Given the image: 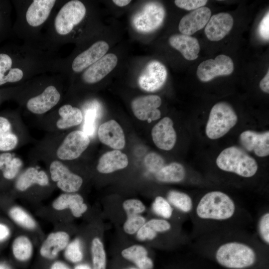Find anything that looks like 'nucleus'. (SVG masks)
I'll list each match as a JSON object with an SVG mask.
<instances>
[{"label": "nucleus", "mask_w": 269, "mask_h": 269, "mask_svg": "<svg viewBox=\"0 0 269 269\" xmlns=\"http://www.w3.org/2000/svg\"><path fill=\"white\" fill-rule=\"evenodd\" d=\"M193 247L226 269H252L262 265L269 248L246 229L224 231L193 239Z\"/></svg>", "instance_id": "obj_1"}, {"label": "nucleus", "mask_w": 269, "mask_h": 269, "mask_svg": "<svg viewBox=\"0 0 269 269\" xmlns=\"http://www.w3.org/2000/svg\"><path fill=\"white\" fill-rule=\"evenodd\" d=\"M193 239L221 231L246 229L252 222L247 209L228 194L212 190L194 201L190 214Z\"/></svg>", "instance_id": "obj_2"}, {"label": "nucleus", "mask_w": 269, "mask_h": 269, "mask_svg": "<svg viewBox=\"0 0 269 269\" xmlns=\"http://www.w3.org/2000/svg\"><path fill=\"white\" fill-rule=\"evenodd\" d=\"M29 58L30 56L21 58V49L15 45L0 46V87L18 83L28 78L32 72L31 62L26 59Z\"/></svg>", "instance_id": "obj_3"}, {"label": "nucleus", "mask_w": 269, "mask_h": 269, "mask_svg": "<svg viewBox=\"0 0 269 269\" xmlns=\"http://www.w3.org/2000/svg\"><path fill=\"white\" fill-rule=\"evenodd\" d=\"M86 12V7L80 0H71L65 2L54 15L51 27L52 36L61 42L63 38L70 34L83 21Z\"/></svg>", "instance_id": "obj_4"}, {"label": "nucleus", "mask_w": 269, "mask_h": 269, "mask_svg": "<svg viewBox=\"0 0 269 269\" xmlns=\"http://www.w3.org/2000/svg\"><path fill=\"white\" fill-rule=\"evenodd\" d=\"M216 164L222 170L243 178H251L258 170L255 159L241 148L231 146L224 149L216 159Z\"/></svg>", "instance_id": "obj_5"}, {"label": "nucleus", "mask_w": 269, "mask_h": 269, "mask_svg": "<svg viewBox=\"0 0 269 269\" xmlns=\"http://www.w3.org/2000/svg\"><path fill=\"white\" fill-rule=\"evenodd\" d=\"M237 121V115L229 104L224 102L217 103L210 111L206 134L212 139L220 138L235 126Z\"/></svg>", "instance_id": "obj_6"}, {"label": "nucleus", "mask_w": 269, "mask_h": 269, "mask_svg": "<svg viewBox=\"0 0 269 269\" xmlns=\"http://www.w3.org/2000/svg\"><path fill=\"white\" fill-rule=\"evenodd\" d=\"M57 0H33L28 3L22 14V22L24 31L34 32L42 28L48 21L55 7ZM22 26L14 29L21 27Z\"/></svg>", "instance_id": "obj_7"}, {"label": "nucleus", "mask_w": 269, "mask_h": 269, "mask_svg": "<svg viewBox=\"0 0 269 269\" xmlns=\"http://www.w3.org/2000/svg\"><path fill=\"white\" fill-rule=\"evenodd\" d=\"M165 16V10L161 3L148 2L134 15L132 24L135 30L139 32H151L161 26Z\"/></svg>", "instance_id": "obj_8"}, {"label": "nucleus", "mask_w": 269, "mask_h": 269, "mask_svg": "<svg viewBox=\"0 0 269 269\" xmlns=\"http://www.w3.org/2000/svg\"><path fill=\"white\" fill-rule=\"evenodd\" d=\"M234 69V63L231 58L220 54L214 59L202 62L197 67L196 74L200 81L206 82L218 76L230 75Z\"/></svg>", "instance_id": "obj_9"}, {"label": "nucleus", "mask_w": 269, "mask_h": 269, "mask_svg": "<svg viewBox=\"0 0 269 269\" xmlns=\"http://www.w3.org/2000/svg\"><path fill=\"white\" fill-rule=\"evenodd\" d=\"M167 71L165 66L157 60L147 63L139 74L137 83L143 90L153 92L160 89L165 83Z\"/></svg>", "instance_id": "obj_10"}, {"label": "nucleus", "mask_w": 269, "mask_h": 269, "mask_svg": "<svg viewBox=\"0 0 269 269\" xmlns=\"http://www.w3.org/2000/svg\"><path fill=\"white\" fill-rule=\"evenodd\" d=\"M90 142L89 136L82 131H74L64 138L57 150V156L62 160H73L79 157Z\"/></svg>", "instance_id": "obj_11"}, {"label": "nucleus", "mask_w": 269, "mask_h": 269, "mask_svg": "<svg viewBox=\"0 0 269 269\" xmlns=\"http://www.w3.org/2000/svg\"><path fill=\"white\" fill-rule=\"evenodd\" d=\"M50 172L52 180L64 192L73 193L77 191L83 183L82 178L80 176L71 172L59 161L54 160L51 162Z\"/></svg>", "instance_id": "obj_12"}, {"label": "nucleus", "mask_w": 269, "mask_h": 269, "mask_svg": "<svg viewBox=\"0 0 269 269\" xmlns=\"http://www.w3.org/2000/svg\"><path fill=\"white\" fill-rule=\"evenodd\" d=\"M161 103L160 97L157 95L140 96L132 101L131 108L138 119L150 123L160 118L161 112L158 108Z\"/></svg>", "instance_id": "obj_13"}, {"label": "nucleus", "mask_w": 269, "mask_h": 269, "mask_svg": "<svg viewBox=\"0 0 269 269\" xmlns=\"http://www.w3.org/2000/svg\"><path fill=\"white\" fill-rule=\"evenodd\" d=\"M109 48L108 43L105 41L95 42L74 58L71 65L72 70L78 73L84 71L106 55Z\"/></svg>", "instance_id": "obj_14"}, {"label": "nucleus", "mask_w": 269, "mask_h": 269, "mask_svg": "<svg viewBox=\"0 0 269 269\" xmlns=\"http://www.w3.org/2000/svg\"><path fill=\"white\" fill-rule=\"evenodd\" d=\"M61 94L57 88L53 85L47 86L40 94L30 98L26 103L29 111L35 114H44L60 101Z\"/></svg>", "instance_id": "obj_15"}, {"label": "nucleus", "mask_w": 269, "mask_h": 269, "mask_svg": "<svg viewBox=\"0 0 269 269\" xmlns=\"http://www.w3.org/2000/svg\"><path fill=\"white\" fill-rule=\"evenodd\" d=\"M117 63L118 57L115 54H106L83 71V81L89 84L99 82L115 68Z\"/></svg>", "instance_id": "obj_16"}, {"label": "nucleus", "mask_w": 269, "mask_h": 269, "mask_svg": "<svg viewBox=\"0 0 269 269\" xmlns=\"http://www.w3.org/2000/svg\"><path fill=\"white\" fill-rule=\"evenodd\" d=\"M173 125L170 118L164 117L153 127L152 138L159 148L169 150L174 147L176 141V134Z\"/></svg>", "instance_id": "obj_17"}, {"label": "nucleus", "mask_w": 269, "mask_h": 269, "mask_svg": "<svg viewBox=\"0 0 269 269\" xmlns=\"http://www.w3.org/2000/svg\"><path fill=\"white\" fill-rule=\"evenodd\" d=\"M233 24L234 19L230 14L221 12L214 14L210 17L206 25L205 34L211 41H219L229 33Z\"/></svg>", "instance_id": "obj_18"}, {"label": "nucleus", "mask_w": 269, "mask_h": 269, "mask_svg": "<svg viewBox=\"0 0 269 269\" xmlns=\"http://www.w3.org/2000/svg\"><path fill=\"white\" fill-rule=\"evenodd\" d=\"M239 139L240 143L246 150L253 151L259 157L269 155V131L259 133L252 131H246L241 134Z\"/></svg>", "instance_id": "obj_19"}, {"label": "nucleus", "mask_w": 269, "mask_h": 269, "mask_svg": "<svg viewBox=\"0 0 269 269\" xmlns=\"http://www.w3.org/2000/svg\"><path fill=\"white\" fill-rule=\"evenodd\" d=\"M211 16L209 8L200 7L184 15L179 22L178 29L182 34L190 36L206 26Z\"/></svg>", "instance_id": "obj_20"}, {"label": "nucleus", "mask_w": 269, "mask_h": 269, "mask_svg": "<svg viewBox=\"0 0 269 269\" xmlns=\"http://www.w3.org/2000/svg\"><path fill=\"white\" fill-rule=\"evenodd\" d=\"M98 137L104 144L115 149H121L125 146V137L120 125L111 120L102 124L98 129Z\"/></svg>", "instance_id": "obj_21"}, {"label": "nucleus", "mask_w": 269, "mask_h": 269, "mask_svg": "<svg viewBox=\"0 0 269 269\" xmlns=\"http://www.w3.org/2000/svg\"><path fill=\"white\" fill-rule=\"evenodd\" d=\"M169 43L188 60H194L198 57L200 45L195 37L182 34H174L169 37Z\"/></svg>", "instance_id": "obj_22"}, {"label": "nucleus", "mask_w": 269, "mask_h": 269, "mask_svg": "<svg viewBox=\"0 0 269 269\" xmlns=\"http://www.w3.org/2000/svg\"><path fill=\"white\" fill-rule=\"evenodd\" d=\"M69 236L65 232L59 231L50 233L43 243L40 250L41 256L53 259L68 244Z\"/></svg>", "instance_id": "obj_23"}, {"label": "nucleus", "mask_w": 269, "mask_h": 269, "mask_svg": "<svg viewBox=\"0 0 269 269\" xmlns=\"http://www.w3.org/2000/svg\"><path fill=\"white\" fill-rule=\"evenodd\" d=\"M52 207L56 210L70 209L72 215L77 218L81 217L87 210L83 197L78 194H61L53 201Z\"/></svg>", "instance_id": "obj_24"}, {"label": "nucleus", "mask_w": 269, "mask_h": 269, "mask_svg": "<svg viewBox=\"0 0 269 269\" xmlns=\"http://www.w3.org/2000/svg\"><path fill=\"white\" fill-rule=\"evenodd\" d=\"M128 162V158L126 154L120 150H114L102 155L97 168L100 173H109L126 167Z\"/></svg>", "instance_id": "obj_25"}, {"label": "nucleus", "mask_w": 269, "mask_h": 269, "mask_svg": "<svg viewBox=\"0 0 269 269\" xmlns=\"http://www.w3.org/2000/svg\"><path fill=\"white\" fill-rule=\"evenodd\" d=\"M49 179L43 170L30 167L24 171L17 179L15 186L20 191H24L33 184L45 186L48 184Z\"/></svg>", "instance_id": "obj_26"}, {"label": "nucleus", "mask_w": 269, "mask_h": 269, "mask_svg": "<svg viewBox=\"0 0 269 269\" xmlns=\"http://www.w3.org/2000/svg\"><path fill=\"white\" fill-rule=\"evenodd\" d=\"M60 119L56 126L59 129H68L80 124L83 120V115L80 109L70 104L62 106L58 110Z\"/></svg>", "instance_id": "obj_27"}, {"label": "nucleus", "mask_w": 269, "mask_h": 269, "mask_svg": "<svg viewBox=\"0 0 269 269\" xmlns=\"http://www.w3.org/2000/svg\"><path fill=\"white\" fill-rule=\"evenodd\" d=\"M18 141L17 136L12 131L9 119L0 115V152H9L13 149Z\"/></svg>", "instance_id": "obj_28"}, {"label": "nucleus", "mask_w": 269, "mask_h": 269, "mask_svg": "<svg viewBox=\"0 0 269 269\" xmlns=\"http://www.w3.org/2000/svg\"><path fill=\"white\" fill-rule=\"evenodd\" d=\"M122 256L136 265L139 269H152L153 264L147 257L146 250L140 245H134L122 252Z\"/></svg>", "instance_id": "obj_29"}, {"label": "nucleus", "mask_w": 269, "mask_h": 269, "mask_svg": "<svg viewBox=\"0 0 269 269\" xmlns=\"http://www.w3.org/2000/svg\"><path fill=\"white\" fill-rule=\"evenodd\" d=\"M154 175L156 179L159 182L178 183L185 179L186 171L182 164L172 162L164 165Z\"/></svg>", "instance_id": "obj_30"}, {"label": "nucleus", "mask_w": 269, "mask_h": 269, "mask_svg": "<svg viewBox=\"0 0 269 269\" xmlns=\"http://www.w3.org/2000/svg\"><path fill=\"white\" fill-rule=\"evenodd\" d=\"M22 165V160L12 153H0V171L4 179L11 180L15 178Z\"/></svg>", "instance_id": "obj_31"}, {"label": "nucleus", "mask_w": 269, "mask_h": 269, "mask_svg": "<svg viewBox=\"0 0 269 269\" xmlns=\"http://www.w3.org/2000/svg\"><path fill=\"white\" fill-rule=\"evenodd\" d=\"M166 200L172 207L185 215H190L192 211L194 200L186 193L170 190L167 194Z\"/></svg>", "instance_id": "obj_32"}, {"label": "nucleus", "mask_w": 269, "mask_h": 269, "mask_svg": "<svg viewBox=\"0 0 269 269\" xmlns=\"http://www.w3.org/2000/svg\"><path fill=\"white\" fill-rule=\"evenodd\" d=\"M83 132L89 136H93L95 134L97 125L101 116V110L99 105L93 102L87 107L84 111Z\"/></svg>", "instance_id": "obj_33"}, {"label": "nucleus", "mask_w": 269, "mask_h": 269, "mask_svg": "<svg viewBox=\"0 0 269 269\" xmlns=\"http://www.w3.org/2000/svg\"><path fill=\"white\" fill-rule=\"evenodd\" d=\"M255 236L265 246L269 247V210L264 208L258 215L256 224Z\"/></svg>", "instance_id": "obj_34"}, {"label": "nucleus", "mask_w": 269, "mask_h": 269, "mask_svg": "<svg viewBox=\"0 0 269 269\" xmlns=\"http://www.w3.org/2000/svg\"><path fill=\"white\" fill-rule=\"evenodd\" d=\"M10 14V1L0 0V44L12 32Z\"/></svg>", "instance_id": "obj_35"}, {"label": "nucleus", "mask_w": 269, "mask_h": 269, "mask_svg": "<svg viewBox=\"0 0 269 269\" xmlns=\"http://www.w3.org/2000/svg\"><path fill=\"white\" fill-rule=\"evenodd\" d=\"M14 257L20 261L28 260L31 256L33 246L30 240L25 236H19L13 241L12 246Z\"/></svg>", "instance_id": "obj_36"}, {"label": "nucleus", "mask_w": 269, "mask_h": 269, "mask_svg": "<svg viewBox=\"0 0 269 269\" xmlns=\"http://www.w3.org/2000/svg\"><path fill=\"white\" fill-rule=\"evenodd\" d=\"M93 269H106V257L103 245L98 238L93 239L91 245Z\"/></svg>", "instance_id": "obj_37"}, {"label": "nucleus", "mask_w": 269, "mask_h": 269, "mask_svg": "<svg viewBox=\"0 0 269 269\" xmlns=\"http://www.w3.org/2000/svg\"><path fill=\"white\" fill-rule=\"evenodd\" d=\"M9 217L19 225L28 229H33L36 223L33 218L19 207H13L8 212Z\"/></svg>", "instance_id": "obj_38"}, {"label": "nucleus", "mask_w": 269, "mask_h": 269, "mask_svg": "<svg viewBox=\"0 0 269 269\" xmlns=\"http://www.w3.org/2000/svg\"><path fill=\"white\" fill-rule=\"evenodd\" d=\"M152 208L155 214L163 219H170L173 215V209L166 199L157 196L152 205Z\"/></svg>", "instance_id": "obj_39"}, {"label": "nucleus", "mask_w": 269, "mask_h": 269, "mask_svg": "<svg viewBox=\"0 0 269 269\" xmlns=\"http://www.w3.org/2000/svg\"><path fill=\"white\" fill-rule=\"evenodd\" d=\"M144 163L146 169L155 174L164 165L163 158L155 152H150L144 157Z\"/></svg>", "instance_id": "obj_40"}, {"label": "nucleus", "mask_w": 269, "mask_h": 269, "mask_svg": "<svg viewBox=\"0 0 269 269\" xmlns=\"http://www.w3.org/2000/svg\"><path fill=\"white\" fill-rule=\"evenodd\" d=\"M65 248L64 256L67 260L72 263H77L82 260L83 254L79 239L73 240Z\"/></svg>", "instance_id": "obj_41"}, {"label": "nucleus", "mask_w": 269, "mask_h": 269, "mask_svg": "<svg viewBox=\"0 0 269 269\" xmlns=\"http://www.w3.org/2000/svg\"><path fill=\"white\" fill-rule=\"evenodd\" d=\"M145 222V219L138 215L128 217L124 225V230L129 234H134L140 229Z\"/></svg>", "instance_id": "obj_42"}, {"label": "nucleus", "mask_w": 269, "mask_h": 269, "mask_svg": "<svg viewBox=\"0 0 269 269\" xmlns=\"http://www.w3.org/2000/svg\"><path fill=\"white\" fill-rule=\"evenodd\" d=\"M127 217L138 215L143 212L145 209V206L140 200L137 199H128L125 201L123 204Z\"/></svg>", "instance_id": "obj_43"}, {"label": "nucleus", "mask_w": 269, "mask_h": 269, "mask_svg": "<svg viewBox=\"0 0 269 269\" xmlns=\"http://www.w3.org/2000/svg\"><path fill=\"white\" fill-rule=\"evenodd\" d=\"M207 3L206 0H175V4L187 10H194L203 7Z\"/></svg>", "instance_id": "obj_44"}, {"label": "nucleus", "mask_w": 269, "mask_h": 269, "mask_svg": "<svg viewBox=\"0 0 269 269\" xmlns=\"http://www.w3.org/2000/svg\"><path fill=\"white\" fill-rule=\"evenodd\" d=\"M258 31L259 35L264 39L269 40V11L262 19L259 25Z\"/></svg>", "instance_id": "obj_45"}, {"label": "nucleus", "mask_w": 269, "mask_h": 269, "mask_svg": "<svg viewBox=\"0 0 269 269\" xmlns=\"http://www.w3.org/2000/svg\"><path fill=\"white\" fill-rule=\"evenodd\" d=\"M259 86L263 91L267 93H269V70L261 80Z\"/></svg>", "instance_id": "obj_46"}, {"label": "nucleus", "mask_w": 269, "mask_h": 269, "mask_svg": "<svg viewBox=\"0 0 269 269\" xmlns=\"http://www.w3.org/2000/svg\"><path fill=\"white\" fill-rule=\"evenodd\" d=\"M10 235V230L8 227L0 223V241L6 239Z\"/></svg>", "instance_id": "obj_47"}, {"label": "nucleus", "mask_w": 269, "mask_h": 269, "mask_svg": "<svg viewBox=\"0 0 269 269\" xmlns=\"http://www.w3.org/2000/svg\"><path fill=\"white\" fill-rule=\"evenodd\" d=\"M50 269H69L63 263L56 262L51 266Z\"/></svg>", "instance_id": "obj_48"}, {"label": "nucleus", "mask_w": 269, "mask_h": 269, "mask_svg": "<svg viewBox=\"0 0 269 269\" xmlns=\"http://www.w3.org/2000/svg\"><path fill=\"white\" fill-rule=\"evenodd\" d=\"M113 2L117 5L123 7L127 5L131 2L130 0H113Z\"/></svg>", "instance_id": "obj_49"}, {"label": "nucleus", "mask_w": 269, "mask_h": 269, "mask_svg": "<svg viewBox=\"0 0 269 269\" xmlns=\"http://www.w3.org/2000/svg\"><path fill=\"white\" fill-rule=\"evenodd\" d=\"M75 269H91L90 267L86 264H81L75 267Z\"/></svg>", "instance_id": "obj_50"}, {"label": "nucleus", "mask_w": 269, "mask_h": 269, "mask_svg": "<svg viewBox=\"0 0 269 269\" xmlns=\"http://www.w3.org/2000/svg\"><path fill=\"white\" fill-rule=\"evenodd\" d=\"M0 269H7L5 266L2 265H0Z\"/></svg>", "instance_id": "obj_51"}, {"label": "nucleus", "mask_w": 269, "mask_h": 269, "mask_svg": "<svg viewBox=\"0 0 269 269\" xmlns=\"http://www.w3.org/2000/svg\"><path fill=\"white\" fill-rule=\"evenodd\" d=\"M2 92L1 90H0V103L1 101V99H2Z\"/></svg>", "instance_id": "obj_52"}, {"label": "nucleus", "mask_w": 269, "mask_h": 269, "mask_svg": "<svg viewBox=\"0 0 269 269\" xmlns=\"http://www.w3.org/2000/svg\"><path fill=\"white\" fill-rule=\"evenodd\" d=\"M136 269V268H129V269Z\"/></svg>", "instance_id": "obj_53"}]
</instances>
